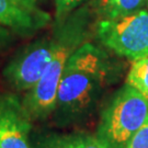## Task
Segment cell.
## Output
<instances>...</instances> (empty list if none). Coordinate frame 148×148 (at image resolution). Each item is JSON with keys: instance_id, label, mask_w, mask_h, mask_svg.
<instances>
[{"instance_id": "cell-1", "label": "cell", "mask_w": 148, "mask_h": 148, "mask_svg": "<svg viewBox=\"0 0 148 148\" xmlns=\"http://www.w3.org/2000/svg\"><path fill=\"white\" fill-rule=\"evenodd\" d=\"M110 74L106 54L91 43L81 44L66 63L54 112L65 120L87 113L106 89Z\"/></svg>"}, {"instance_id": "cell-2", "label": "cell", "mask_w": 148, "mask_h": 148, "mask_svg": "<svg viewBox=\"0 0 148 148\" xmlns=\"http://www.w3.org/2000/svg\"><path fill=\"white\" fill-rule=\"evenodd\" d=\"M68 19V18H67ZM58 24L59 31L55 35V51L44 74L23 99L32 120H43L55 111L59 82L66 63L71 54L80 46L82 40V23L78 16H74Z\"/></svg>"}, {"instance_id": "cell-3", "label": "cell", "mask_w": 148, "mask_h": 148, "mask_svg": "<svg viewBox=\"0 0 148 148\" xmlns=\"http://www.w3.org/2000/svg\"><path fill=\"white\" fill-rule=\"evenodd\" d=\"M147 122L148 99L126 84L102 112L97 137L106 148H126L134 134Z\"/></svg>"}, {"instance_id": "cell-4", "label": "cell", "mask_w": 148, "mask_h": 148, "mask_svg": "<svg viewBox=\"0 0 148 148\" xmlns=\"http://www.w3.org/2000/svg\"><path fill=\"white\" fill-rule=\"evenodd\" d=\"M97 34L101 43L133 60L148 55V11L140 10L98 23Z\"/></svg>"}, {"instance_id": "cell-5", "label": "cell", "mask_w": 148, "mask_h": 148, "mask_svg": "<svg viewBox=\"0 0 148 148\" xmlns=\"http://www.w3.org/2000/svg\"><path fill=\"white\" fill-rule=\"evenodd\" d=\"M55 37L41 38L24 48L5 68L3 75L13 88L30 91L41 79L53 57Z\"/></svg>"}, {"instance_id": "cell-6", "label": "cell", "mask_w": 148, "mask_h": 148, "mask_svg": "<svg viewBox=\"0 0 148 148\" xmlns=\"http://www.w3.org/2000/svg\"><path fill=\"white\" fill-rule=\"evenodd\" d=\"M32 121L16 95H0V148H31L29 134Z\"/></svg>"}, {"instance_id": "cell-7", "label": "cell", "mask_w": 148, "mask_h": 148, "mask_svg": "<svg viewBox=\"0 0 148 148\" xmlns=\"http://www.w3.org/2000/svg\"><path fill=\"white\" fill-rule=\"evenodd\" d=\"M49 16L42 11L32 12L14 0H0V25L19 33H30L42 27Z\"/></svg>"}, {"instance_id": "cell-8", "label": "cell", "mask_w": 148, "mask_h": 148, "mask_svg": "<svg viewBox=\"0 0 148 148\" xmlns=\"http://www.w3.org/2000/svg\"><path fill=\"white\" fill-rule=\"evenodd\" d=\"M41 148H106L97 136L89 134L51 135L42 140Z\"/></svg>"}, {"instance_id": "cell-9", "label": "cell", "mask_w": 148, "mask_h": 148, "mask_svg": "<svg viewBox=\"0 0 148 148\" xmlns=\"http://www.w3.org/2000/svg\"><path fill=\"white\" fill-rule=\"evenodd\" d=\"M147 0H100L99 9L104 19H115L140 10Z\"/></svg>"}, {"instance_id": "cell-10", "label": "cell", "mask_w": 148, "mask_h": 148, "mask_svg": "<svg viewBox=\"0 0 148 148\" xmlns=\"http://www.w3.org/2000/svg\"><path fill=\"white\" fill-rule=\"evenodd\" d=\"M126 84L148 99V55L134 60L127 74Z\"/></svg>"}, {"instance_id": "cell-11", "label": "cell", "mask_w": 148, "mask_h": 148, "mask_svg": "<svg viewBox=\"0 0 148 148\" xmlns=\"http://www.w3.org/2000/svg\"><path fill=\"white\" fill-rule=\"evenodd\" d=\"M85 0H55L56 22L57 24L63 23L73 11L80 5Z\"/></svg>"}, {"instance_id": "cell-12", "label": "cell", "mask_w": 148, "mask_h": 148, "mask_svg": "<svg viewBox=\"0 0 148 148\" xmlns=\"http://www.w3.org/2000/svg\"><path fill=\"white\" fill-rule=\"evenodd\" d=\"M126 148H148V122L134 134Z\"/></svg>"}, {"instance_id": "cell-13", "label": "cell", "mask_w": 148, "mask_h": 148, "mask_svg": "<svg viewBox=\"0 0 148 148\" xmlns=\"http://www.w3.org/2000/svg\"><path fill=\"white\" fill-rule=\"evenodd\" d=\"M14 1L27 10L32 12H40V10L36 8V0H14Z\"/></svg>"}, {"instance_id": "cell-14", "label": "cell", "mask_w": 148, "mask_h": 148, "mask_svg": "<svg viewBox=\"0 0 148 148\" xmlns=\"http://www.w3.org/2000/svg\"><path fill=\"white\" fill-rule=\"evenodd\" d=\"M11 40V34L8 29H5V27H1L0 25V49L3 48L10 42Z\"/></svg>"}, {"instance_id": "cell-15", "label": "cell", "mask_w": 148, "mask_h": 148, "mask_svg": "<svg viewBox=\"0 0 148 148\" xmlns=\"http://www.w3.org/2000/svg\"><path fill=\"white\" fill-rule=\"evenodd\" d=\"M147 7H148V0H147Z\"/></svg>"}]
</instances>
